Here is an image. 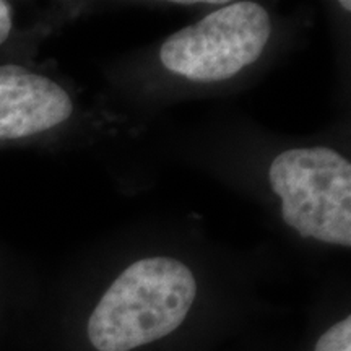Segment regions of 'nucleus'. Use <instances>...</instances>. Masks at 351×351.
I'll return each mask as SVG.
<instances>
[{
    "label": "nucleus",
    "instance_id": "1",
    "mask_svg": "<svg viewBox=\"0 0 351 351\" xmlns=\"http://www.w3.org/2000/svg\"><path fill=\"white\" fill-rule=\"evenodd\" d=\"M197 296L191 269L171 257L132 263L104 293L88 320L98 351H130L173 333Z\"/></svg>",
    "mask_w": 351,
    "mask_h": 351
},
{
    "label": "nucleus",
    "instance_id": "2",
    "mask_svg": "<svg viewBox=\"0 0 351 351\" xmlns=\"http://www.w3.org/2000/svg\"><path fill=\"white\" fill-rule=\"evenodd\" d=\"M282 218L301 238L351 245V165L332 148H293L269 171Z\"/></svg>",
    "mask_w": 351,
    "mask_h": 351
},
{
    "label": "nucleus",
    "instance_id": "3",
    "mask_svg": "<svg viewBox=\"0 0 351 351\" xmlns=\"http://www.w3.org/2000/svg\"><path fill=\"white\" fill-rule=\"evenodd\" d=\"M270 33V16L262 5L226 3L171 34L161 46L160 57L169 72L189 80H230L262 56Z\"/></svg>",
    "mask_w": 351,
    "mask_h": 351
},
{
    "label": "nucleus",
    "instance_id": "4",
    "mask_svg": "<svg viewBox=\"0 0 351 351\" xmlns=\"http://www.w3.org/2000/svg\"><path fill=\"white\" fill-rule=\"evenodd\" d=\"M67 91L19 65H0V140L41 134L72 116Z\"/></svg>",
    "mask_w": 351,
    "mask_h": 351
},
{
    "label": "nucleus",
    "instance_id": "5",
    "mask_svg": "<svg viewBox=\"0 0 351 351\" xmlns=\"http://www.w3.org/2000/svg\"><path fill=\"white\" fill-rule=\"evenodd\" d=\"M314 351H351V319L346 317L328 328Z\"/></svg>",
    "mask_w": 351,
    "mask_h": 351
},
{
    "label": "nucleus",
    "instance_id": "6",
    "mask_svg": "<svg viewBox=\"0 0 351 351\" xmlns=\"http://www.w3.org/2000/svg\"><path fill=\"white\" fill-rule=\"evenodd\" d=\"M12 29V10L7 2L0 0V44L5 43Z\"/></svg>",
    "mask_w": 351,
    "mask_h": 351
},
{
    "label": "nucleus",
    "instance_id": "7",
    "mask_svg": "<svg viewBox=\"0 0 351 351\" xmlns=\"http://www.w3.org/2000/svg\"><path fill=\"white\" fill-rule=\"evenodd\" d=\"M341 5H343V7L346 8V10H350V8H351V7H350V5H351L350 2H341Z\"/></svg>",
    "mask_w": 351,
    "mask_h": 351
}]
</instances>
